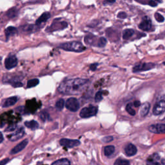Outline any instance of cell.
Listing matches in <instances>:
<instances>
[{
    "label": "cell",
    "instance_id": "obj_1",
    "mask_svg": "<svg viewBox=\"0 0 165 165\" xmlns=\"http://www.w3.org/2000/svg\"><path fill=\"white\" fill-rule=\"evenodd\" d=\"M88 83L87 79L81 78L65 80L59 86L58 92L63 94H78L87 87Z\"/></svg>",
    "mask_w": 165,
    "mask_h": 165
},
{
    "label": "cell",
    "instance_id": "obj_2",
    "mask_svg": "<svg viewBox=\"0 0 165 165\" xmlns=\"http://www.w3.org/2000/svg\"><path fill=\"white\" fill-rule=\"evenodd\" d=\"M60 48L65 50H67V51L75 52H81L86 49L81 42L79 41H70L63 43L60 45Z\"/></svg>",
    "mask_w": 165,
    "mask_h": 165
},
{
    "label": "cell",
    "instance_id": "obj_3",
    "mask_svg": "<svg viewBox=\"0 0 165 165\" xmlns=\"http://www.w3.org/2000/svg\"><path fill=\"white\" fill-rule=\"evenodd\" d=\"M98 113V108L94 106H89L88 107H84L80 111L79 116L82 118H89L96 116Z\"/></svg>",
    "mask_w": 165,
    "mask_h": 165
},
{
    "label": "cell",
    "instance_id": "obj_4",
    "mask_svg": "<svg viewBox=\"0 0 165 165\" xmlns=\"http://www.w3.org/2000/svg\"><path fill=\"white\" fill-rule=\"evenodd\" d=\"M65 107L69 110L75 112L78 111L79 108V101L75 98H70L66 100Z\"/></svg>",
    "mask_w": 165,
    "mask_h": 165
},
{
    "label": "cell",
    "instance_id": "obj_5",
    "mask_svg": "<svg viewBox=\"0 0 165 165\" xmlns=\"http://www.w3.org/2000/svg\"><path fill=\"white\" fill-rule=\"evenodd\" d=\"M155 66V64H154V63H139V64L135 65L133 68V72H139L154 69Z\"/></svg>",
    "mask_w": 165,
    "mask_h": 165
},
{
    "label": "cell",
    "instance_id": "obj_6",
    "mask_svg": "<svg viewBox=\"0 0 165 165\" xmlns=\"http://www.w3.org/2000/svg\"><path fill=\"white\" fill-rule=\"evenodd\" d=\"M60 143L61 146L67 148H74L80 145V144H81L78 140L69 139H61L60 141Z\"/></svg>",
    "mask_w": 165,
    "mask_h": 165
},
{
    "label": "cell",
    "instance_id": "obj_7",
    "mask_svg": "<svg viewBox=\"0 0 165 165\" xmlns=\"http://www.w3.org/2000/svg\"><path fill=\"white\" fill-rule=\"evenodd\" d=\"M18 65V60L14 55H10L6 58L5 61V68L8 70H10L16 67Z\"/></svg>",
    "mask_w": 165,
    "mask_h": 165
},
{
    "label": "cell",
    "instance_id": "obj_8",
    "mask_svg": "<svg viewBox=\"0 0 165 165\" xmlns=\"http://www.w3.org/2000/svg\"><path fill=\"white\" fill-rule=\"evenodd\" d=\"M139 28L142 31H149L152 28V21L149 16L143 17L142 22L139 25Z\"/></svg>",
    "mask_w": 165,
    "mask_h": 165
},
{
    "label": "cell",
    "instance_id": "obj_9",
    "mask_svg": "<svg viewBox=\"0 0 165 165\" xmlns=\"http://www.w3.org/2000/svg\"><path fill=\"white\" fill-rule=\"evenodd\" d=\"M165 110V102L164 100L159 101L156 103L153 108V113L155 116L161 115Z\"/></svg>",
    "mask_w": 165,
    "mask_h": 165
},
{
    "label": "cell",
    "instance_id": "obj_10",
    "mask_svg": "<svg viewBox=\"0 0 165 165\" xmlns=\"http://www.w3.org/2000/svg\"><path fill=\"white\" fill-rule=\"evenodd\" d=\"M149 130L152 133L163 134L165 132V125L164 124L152 125L149 127Z\"/></svg>",
    "mask_w": 165,
    "mask_h": 165
},
{
    "label": "cell",
    "instance_id": "obj_11",
    "mask_svg": "<svg viewBox=\"0 0 165 165\" xmlns=\"http://www.w3.org/2000/svg\"><path fill=\"white\" fill-rule=\"evenodd\" d=\"M25 134V130L23 128H20L16 132L12 134L11 135H8V138L11 141H18V139L22 138Z\"/></svg>",
    "mask_w": 165,
    "mask_h": 165
},
{
    "label": "cell",
    "instance_id": "obj_12",
    "mask_svg": "<svg viewBox=\"0 0 165 165\" xmlns=\"http://www.w3.org/2000/svg\"><path fill=\"white\" fill-rule=\"evenodd\" d=\"M28 139H25V140H23V141H22L20 143H19L18 145H17L14 148V149H12V150L10 151V154H18V152L23 150L25 149V148L27 146V145H28Z\"/></svg>",
    "mask_w": 165,
    "mask_h": 165
},
{
    "label": "cell",
    "instance_id": "obj_13",
    "mask_svg": "<svg viewBox=\"0 0 165 165\" xmlns=\"http://www.w3.org/2000/svg\"><path fill=\"white\" fill-rule=\"evenodd\" d=\"M137 148L133 144H128L125 148V152L127 156H133L137 154Z\"/></svg>",
    "mask_w": 165,
    "mask_h": 165
},
{
    "label": "cell",
    "instance_id": "obj_14",
    "mask_svg": "<svg viewBox=\"0 0 165 165\" xmlns=\"http://www.w3.org/2000/svg\"><path fill=\"white\" fill-rule=\"evenodd\" d=\"M18 99V98L16 96L10 97L9 98H7L3 101V103L2 104V107L6 108V107H11V106H13L17 103Z\"/></svg>",
    "mask_w": 165,
    "mask_h": 165
},
{
    "label": "cell",
    "instance_id": "obj_15",
    "mask_svg": "<svg viewBox=\"0 0 165 165\" xmlns=\"http://www.w3.org/2000/svg\"><path fill=\"white\" fill-rule=\"evenodd\" d=\"M150 108V104L148 102L143 103L140 108V115L142 117L146 116L149 113V110Z\"/></svg>",
    "mask_w": 165,
    "mask_h": 165
},
{
    "label": "cell",
    "instance_id": "obj_16",
    "mask_svg": "<svg viewBox=\"0 0 165 165\" xmlns=\"http://www.w3.org/2000/svg\"><path fill=\"white\" fill-rule=\"evenodd\" d=\"M50 18V14L49 12H44V13L42 14L39 18H38L36 21V24L37 25H39L41 23L46 22L49 18Z\"/></svg>",
    "mask_w": 165,
    "mask_h": 165
},
{
    "label": "cell",
    "instance_id": "obj_17",
    "mask_svg": "<svg viewBox=\"0 0 165 165\" xmlns=\"http://www.w3.org/2000/svg\"><path fill=\"white\" fill-rule=\"evenodd\" d=\"M25 125L27 126V128H30L31 130H36L39 127V123L34 120L30 121H26L25 122Z\"/></svg>",
    "mask_w": 165,
    "mask_h": 165
},
{
    "label": "cell",
    "instance_id": "obj_18",
    "mask_svg": "<svg viewBox=\"0 0 165 165\" xmlns=\"http://www.w3.org/2000/svg\"><path fill=\"white\" fill-rule=\"evenodd\" d=\"M114 152H115V147L112 145L107 146L104 149V154L107 157L112 155L114 153Z\"/></svg>",
    "mask_w": 165,
    "mask_h": 165
},
{
    "label": "cell",
    "instance_id": "obj_19",
    "mask_svg": "<svg viewBox=\"0 0 165 165\" xmlns=\"http://www.w3.org/2000/svg\"><path fill=\"white\" fill-rule=\"evenodd\" d=\"M134 34V31L133 29H129V28L125 29V30L123 31V33H122V38L125 40H127L130 37H131L133 36Z\"/></svg>",
    "mask_w": 165,
    "mask_h": 165
},
{
    "label": "cell",
    "instance_id": "obj_20",
    "mask_svg": "<svg viewBox=\"0 0 165 165\" xmlns=\"http://www.w3.org/2000/svg\"><path fill=\"white\" fill-rule=\"evenodd\" d=\"M17 32H18V31H17V29L15 27H9L7 28H6L5 35H6L7 38H8L10 36H14V34H16Z\"/></svg>",
    "mask_w": 165,
    "mask_h": 165
},
{
    "label": "cell",
    "instance_id": "obj_21",
    "mask_svg": "<svg viewBox=\"0 0 165 165\" xmlns=\"http://www.w3.org/2000/svg\"><path fill=\"white\" fill-rule=\"evenodd\" d=\"M154 157L153 158H152L151 157L149 158V160L147 161V164L148 165H161L159 163L156 161V160H159V157L157 154H154Z\"/></svg>",
    "mask_w": 165,
    "mask_h": 165
},
{
    "label": "cell",
    "instance_id": "obj_22",
    "mask_svg": "<svg viewBox=\"0 0 165 165\" xmlns=\"http://www.w3.org/2000/svg\"><path fill=\"white\" fill-rule=\"evenodd\" d=\"M51 165H70V162L69 159L63 158L56 161Z\"/></svg>",
    "mask_w": 165,
    "mask_h": 165
},
{
    "label": "cell",
    "instance_id": "obj_23",
    "mask_svg": "<svg viewBox=\"0 0 165 165\" xmlns=\"http://www.w3.org/2000/svg\"><path fill=\"white\" fill-rule=\"evenodd\" d=\"M64 106H65V101L63 99H60L56 103V108L57 110L61 111L63 110V107H64Z\"/></svg>",
    "mask_w": 165,
    "mask_h": 165
},
{
    "label": "cell",
    "instance_id": "obj_24",
    "mask_svg": "<svg viewBox=\"0 0 165 165\" xmlns=\"http://www.w3.org/2000/svg\"><path fill=\"white\" fill-rule=\"evenodd\" d=\"M40 83L39 79H32L29 80V81L27 82V87L28 88H32L37 86L38 84Z\"/></svg>",
    "mask_w": 165,
    "mask_h": 165
},
{
    "label": "cell",
    "instance_id": "obj_25",
    "mask_svg": "<svg viewBox=\"0 0 165 165\" xmlns=\"http://www.w3.org/2000/svg\"><path fill=\"white\" fill-rule=\"evenodd\" d=\"M40 119L43 120V121L50 120V116H49V113L45 112V111H43V112H40Z\"/></svg>",
    "mask_w": 165,
    "mask_h": 165
},
{
    "label": "cell",
    "instance_id": "obj_26",
    "mask_svg": "<svg viewBox=\"0 0 165 165\" xmlns=\"http://www.w3.org/2000/svg\"><path fill=\"white\" fill-rule=\"evenodd\" d=\"M126 110L127 111V112L130 114V115L132 116H134L135 115V113H136V112H135V111L134 110V109L132 108V105H131L130 103L126 105Z\"/></svg>",
    "mask_w": 165,
    "mask_h": 165
},
{
    "label": "cell",
    "instance_id": "obj_27",
    "mask_svg": "<svg viewBox=\"0 0 165 165\" xmlns=\"http://www.w3.org/2000/svg\"><path fill=\"white\" fill-rule=\"evenodd\" d=\"M107 41L105 39V37H101L99 38V40H98V46L100 48L104 47V46L107 45Z\"/></svg>",
    "mask_w": 165,
    "mask_h": 165
},
{
    "label": "cell",
    "instance_id": "obj_28",
    "mask_svg": "<svg viewBox=\"0 0 165 165\" xmlns=\"http://www.w3.org/2000/svg\"><path fill=\"white\" fill-rule=\"evenodd\" d=\"M102 99H103V92L99 91L96 93L95 96L96 102H100Z\"/></svg>",
    "mask_w": 165,
    "mask_h": 165
},
{
    "label": "cell",
    "instance_id": "obj_29",
    "mask_svg": "<svg viewBox=\"0 0 165 165\" xmlns=\"http://www.w3.org/2000/svg\"><path fill=\"white\" fill-rule=\"evenodd\" d=\"M17 12H18V10H17V9H16L15 8H14L8 10V12H7V14L8 16L10 17V18H14V17L16 16Z\"/></svg>",
    "mask_w": 165,
    "mask_h": 165
},
{
    "label": "cell",
    "instance_id": "obj_30",
    "mask_svg": "<svg viewBox=\"0 0 165 165\" xmlns=\"http://www.w3.org/2000/svg\"><path fill=\"white\" fill-rule=\"evenodd\" d=\"M117 165H130V162L126 159H118L116 161Z\"/></svg>",
    "mask_w": 165,
    "mask_h": 165
},
{
    "label": "cell",
    "instance_id": "obj_31",
    "mask_svg": "<svg viewBox=\"0 0 165 165\" xmlns=\"http://www.w3.org/2000/svg\"><path fill=\"white\" fill-rule=\"evenodd\" d=\"M154 16H155V19L157 20L158 22L162 23V22H164V17L161 14H159V13H158V12H157V13L155 14Z\"/></svg>",
    "mask_w": 165,
    "mask_h": 165
},
{
    "label": "cell",
    "instance_id": "obj_32",
    "mask_svg": "<svg viewBox=\"0 0 165 165\" xmlns=\"http://www.w3.org/2000/svg\"><path fill=\"white\" fill-rule=\"evenodd\" d=\"M113 139V138L112 136H107V137H105L104 138H103L102 141L105 143H109V142H111Z\"/></svg>",
    "mask_w": 165,
    "mask_h": 165
},
{
    "label": "cell",
    "instance_id": "obj_33",
    "mask_svg": "<svg viewBox=\"0 0 165 165\" xmlns=\"http://www.w3.org/2000/svg\"><path fill=\"white\" fill-rule=\"evenodd\" d=\"M16 128V125H12L9 126H8L7 128L5 130V131H8V132H13Z\"/></svg>",
    "mask_w": 165,
    "mask_h": 165
},
{
    "label": "cell",
    "instance_id": "obj_34",
    "mask_svg": "<svg viewBox=\"0 0 165 165\" xmlns=\"http://www.w3.org/2000/svg\"><path fill=\"white\" fill-rule=\"evenodd\" d=\"M117 17L119 18H121V19H125L126 17H127V15H126V14L125 13V12H119V14H118Z\"/></svg>",
    "mask_w": 165,
    "mask_h": 165
},
{
    "label": "cell",
    "instance_id": "obj_35",
    "mask_svg": "<svg viewBox=\"0 0 165 165\" xmlns=\"http://www.w3.org/2000/svg\"><path fill=\"white\" fill-rule=\"evenodd\" d=\"M8 161H9V159L8 158H6L5 159L2 160L1 161H0V165H5L7 163H8Z\"/></svg>",
    "mask_w": 165,
    "mask_h": 165
},
{
    "label": "cell",
    "instance_id": "obj_36",
    "mask_svg": "<svg viewBox=\"0 0 165 165\" xmlns=\"http://www.w3.org/2000/svg\"><path fill=\"white\" fill-rule=\"evenodd\" d=\"M97 66H98V64H97V63H96V64H92L90 66V69L92 70H96L97 69Z\"/></svg>",
    "mask_w": 165,
    "mask_h": 165
},
{
    "label": "cell",
    "instance_id": "obj_37",
    "mask_svg": "<svg viewBox=\"0 0 165 165\" xmlns=\"http://www.w3.org/2000/svg\"><path fill=\"white\" fill-rule=\"evenodd\" d=\"M134 105L135 106V107H139V106H141L140 101H134Z\"/></svg>",
    "mask_w": 165,
    "mask_h": 165
},
{
    "label": "cell",
    "instance_id": "obj_38",
    "mask_svg": "<svg viewBox=\"0 0 165 165\" xmlns=\"http://www.w3.org/2000/svg\"><path fill=\"white\" fill-rule=\"evenodd\" d=\"M149 5L152 7H156L157 6V3H156L154 1H153V0H151L149 3Z\"/></svg>",
    "mask_w": 165,
    "mask_h": 165
},
{
    "label": "cell",
    "instance_id": "obj_39",
    "mask_svg": "<svg viewBox=\"0 0 165 165\" xmlns=\"http://www.w3.org/2000/svg\"><path fill=\"white\" fill-rule=\"evenodd\" d=\"M3 141V134H1V132H0V143H1Z\"/></svg>",
    "mask_w": 165,
    "mask_h": 165
},
{
    "label": "cell",
    "instance_id": "obj_40",
    "mask_svg": "<svg viewBox=\"0 0 165 165\" xmlns=\"http://www.w3.org/2000/svg\"><path fill=\"white\" fill-rule=\"evenodd\" d=\"M108 3H113L116 1V0H106Z\"/></svg>",
    "mask_w": 165,
    "mask_h": 165
},
{
    "label": "cell",
    "instance_id": "obj_41",
    "mask_svg": "<svg viewBox=\"0 0 165 165\" xmlns=\"http://www.w3.org/2000/svg\"><path fill=\"white\" fill-rule=\"evenodd\" d=\"M28 1H36V0H28Z\"/></svg>",
    "mask_w": 165,
    "mask_h": 165
}]
</instances>
